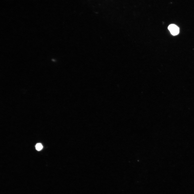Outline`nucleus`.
Here are the masks:
<instances>
[{"mask_svg":"<svg viewBox=\"0 0 194 194\" xmlns=\"http://www.w3.org/2000/svg\"><path fill=\"white\" fill-rule=\"evenodd\" d=\"M168 29L170 31L171 33L173 35H178L179 32V28L176 26L174 24L169 25Z\"/></svg>","mask_w":194,"mask_h":194,"instance_id":"f257e3e1","label":"nucleus"},{"mask_svg":"<svg viewBox=\"0 0 194 194\" xmlns=\"http://www.w3.org/2000/svg\"><path fill=\"white\" fill-rule=\"evenodd\" d=\"M43 147V146L40 143H38L36 144V149L38 151L41 150Z\"/></svg>","mask_w":194,"mask_h":194,"instance_id":"f03ea898","label":"nucleus"}]
</instances>
